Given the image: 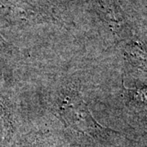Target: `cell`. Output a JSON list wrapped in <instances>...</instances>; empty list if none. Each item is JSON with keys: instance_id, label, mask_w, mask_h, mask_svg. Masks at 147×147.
Returning a JSON list of instances; mask_svg holds the SVG:
<instances>
[{"instance_id": "cell-1", "label": "cell", "mask_w": 147, "mask_h": 147, "mask_svg": "<svg viewBox=\"0 0 147 147\" xmlns=\"http://www.w3.org/2000/svg\"><path fill=\"white\" fill-rule=\"evenodd\" d=\"M59 111L63 120L77 131L91 134L104 129L97 123L83 96L77 92H69L64 96Z\"/></svg>"}]
</instances>
